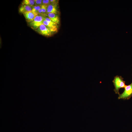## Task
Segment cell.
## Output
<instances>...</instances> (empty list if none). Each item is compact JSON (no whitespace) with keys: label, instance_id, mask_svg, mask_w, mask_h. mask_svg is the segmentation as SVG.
I'll use <instances>...</instances> for the list:
<instances>
[{"label":"cell","instance_id":"cell-1","mask_svg":"<svg viewBox=\"0 0 132 132\" xmlns=\"http://www.w3.org/2000/svg\"><path fill=\"white\" fill-rule=\"evenodd\" d=\"M114 87V91L116 94L119 95L120 94L119 90L120 89L123 88L126 85L123 78L121 76L117 75L114 77L112 81Z\"/></svg>","mask_w":132,"mask_h":132},{"label":"cell","instance_id":"cell-2","mask_svg":"<svg viewBox=\"0 0 132 132\" xmlns=\"http://www.w3.org/2000/svg\"><path fill=\"white\" fill-rule=\"evenodd\" d=\"M45 16L41 14H38L32 21L28 22V25L34 30L43 24L45 20Z\"/></svg>","mask_w":132,"mask_h":132},{"label":"cell","instance_id":"cell-3","mask_svg":"<svg viewBox=\"0 0 132 132\" xmlns=\"http://www.w3.org/2000/svg\"><path fill=\"white\" fill-rule=\"evenodd\" d=\"M123 92L119 95L118 99H129L132 97V82L130 85H126Z\"/></svg>","mask_w":132,"mask_h":132},{"label":"cell","instance_id":"cell-4","mask_svg":"<svg viewBox=\"0 0 132 132\" xmlns=\"http://www.w3.org/2000/svg\"><path fill=\"white\" fill-rule=\"evenodd\" d=\"M34 30L42 35L47 37L52 36L55 33L44 24L41 25Z\"/></svg>","mask_w":132,"mask_h":132},{"label":"cell","instance_id":"cell-5","mask_svg":"<svg viewBox=\"0 0 132 132\" xmlns=\"http://www.w3.org/2000/svg\"><path fill=\"white\" fill-rule=\"evenodd\" d=\"M43 24L50 28L54 32H56L58 30V25L54 22L49 18L45 16Z\"/></svg>","mask_w":132,"mask_h":132},{"label":"cell","instance_id":"cell-6","mask_svg":"<svg viewBox=\"0 0 132 132\" xmlns=\"http://www.w3.org/2000/svg\"><path fill=\"white\" fill-rule=\"evenodd\" d=\"M58 4L51 3L47 7V13H51L58 14L59 13Z\"/></svg>","mask_w":132,"mask_h":132},{"label":"cell","instance_id":"cell-7","mask_svg":"<svg viewBox=\"0 0 132 132\" xmlns=\"http://www.w3.org/2000/svg\"><path fill=\"white\" fill-rule=\"evenodd\" d=\"M23 14L26 21L28 22L33 21L38 14L36 12L32 11L25 12Z\"/></svg>","mask_w":132,"mask_h":132},{"label":"cell","instance_id":"cell-8","mask_svg":"<svg viewBox=\"0 0 132 132\" xmlns=\"http://www.w3.org/2000/svg\"><path fill=\"white\" fill-rule=\"evenodd\" d=\"M46 16L57 25L59 24L60 18L58 14L51 13H47Z\"/></svg>","mask_w":132,"mask_h":132},{"label":"cell","instance_id":"cell-9","mask_svg":"<svg viewBox=\"0 0 132 132\" xmlns=\"http://www.w3.org/2000/svg\"><path fill=\"white\" fill-rule=\"evenodd\" d=\"M34 6L24 4H22L19 8V12L23 14L25 12L31 11Z\"/></svg>","mask_w":132,"mask_h":132},{"label":"cell","instance_id":"cell-10","mask_svg":"<svg viewBox=\"0 0 132 132\" xmlns=\"http://www.w3.org/2000/svg\"><path fill=\"white\" fill-rule=\"evenodd\" d=\"M47 6L45 5H42L41 9L37 12V13L46 16L47 14Z\"/></svg>","mask_w":132,"mask_h":132},{"label":"cell","instance_id":"cell-11","mask_svg":"<svg viewBox=\"0 0 132 132\" xmlns=\"http://www.w3.org/2000/svg\"><path fill=\"white\" fill-rule=\"evenodd\" d=\"M22 4H24L33 6H35V0H24Z\"/></svg>","mask_w":132,"mask_h":132},{"label":"cell","instance_id":"cell-12","mask_svg":"<svg viewBox=\"0 0 132 132\" xmlns=\"http://www.w3.org/2000/svg\"><path fill=\"white\" fill-rule=\"evenodd\" d=\"M41 5L35 6L33 7L32 11L37 13V12L41 9Z\"/></svg>","mask_w":132,"mask_h":132},{"label":"cell","instance_id":"cell-13","mask_svg":"<svg viewBox=\"0 0 132 132\" xmlns=\"http://www.w3.org/2000/svg\"><path fill=\"white\" fill-rule=\"evenodd\" d=\"M50 0H43L42 5H44L48 6L50 3Z\"/></svg>","mask_w":132,"mask_h":132},{"label":"cell","instance_id":"cell-14","mask_svg":"<svg viewBox=\"0 0 132 132\" xmlns=\"http://www.w3.org/2000/svg\"><path fill=\"white\" fill-rule=\"evenodd\" d=\"M43 0H35V6H40L42 5Z\"/></svg>","mask_w":132,"mask_h":132},{"label":"cell","instance_id":"cell-15","mask_svg":"<svg viewBox=\"0 0 132 132\" xmlns=\"http://www.w3.org/2000/svg\"><path fill=\"white\" fill-rule=\"evenodd\" d=\"M51 3L58 4V0H50Z\"/></svg>","mask_w":132,"mask_h":132}]
</instances>
